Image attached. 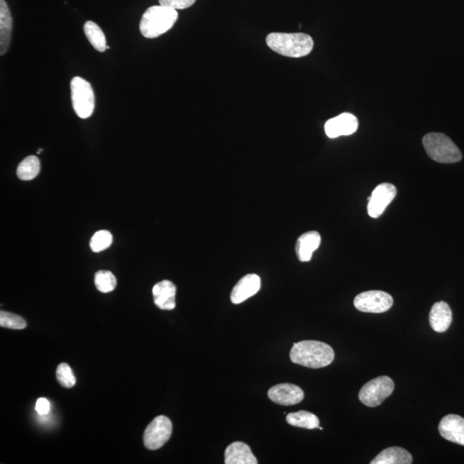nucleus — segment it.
Returning a JSON list of instances; mask_svg holds the SVG:
<instances>
[{"mask_svg":"<svg viewBox=\"0 0 464 464\" xmlns=\"http://www.w3.org/2000/svg\"><path fill=\"white\" fill-rule=\"evenodd\" d=\"M290 358L294 364L319 369L332 363L335 352L331 346L321 341H304L293 345Z\"/></svg>","mask_w":464,"mask_h":464,"instance_id":"1","label":"nucleus"},{"mask_svg":"<svg viewBox=\"0 0 464 464\" xmlns=\"http://www.w3.org/2000/svg\"><path fill=\"white\" fill-rule=\"evenodd\" d=\"M267 44L277 54L292 58L306 56L314 47L311 36L304 33H271L267 35Z\"/></svg>","mask_w":464,"mask_h":464,"instance_id":"2","label":"nucleus"},{"mask_svg":"<svg viewBox=\"0 0 464 464\" xmlns=\"http://www.w3.org/2000/svg\"><path fill=\"white\" fill-rule=\"evenodd\" d=\"M177 18V11L172 8L162 6L150 7L141 18V34L145 38H157L169 31L176 23Z\"/></svg>","mask_w":464,"mask_h":464,"instance_id":"3","label":"nucleus"},{"mask_svg":"<svg viewBox=\"0 0 464 464\" xmlns=\"http://www.w3.org/2000/svg\"><path fill=\"white\" fill-rule=\"evenodd\" d=\"M422 144L431 160L441 164H453L462 160V153L457 145L446 134L427 133L423 138Z\"/></svg>","mask_w":464,"mask_h":464,"instance_id":"4","label":"nucleus"},{"mask_svg":"<svg viewBox=\"0 0 464 464\" xmlns=\"http://www.w3.org/2000/svg\"><path fill=\"white\" fill-rule=\"evenodd\" d=\"M71 95L73 109L81 119H87L95 109V95L91 84L80 77L71 81Z\"/></svg>","mask_w":464,"mask_h":464,"instance_id":"5","label":"nucleus"},{"mask_svg":"<svg viewBox=\"0 0 464 464\" xmlns=\"http://www.w3.org/2000/svg\"><path fill=\"white\" fill-rule=\"evenodd\" d=\"M394 384L392 378L382 376L374 378L362 387L359 398L362 404L374 408L380 406L394 392Z\"/></svg>","mask_w":464,"mask_h":464,"instance_id":"6","label":"nucleus"},{"mask_svg":"<svg viewBox=\"0 0 464 464\" xmlns=\"http://www.w3.org/2000/svg\"><path fill=\"white\" fill-rule=\"evenodd\" d=\"M172 433V423L168 417L160 415L154 419L146 427L144 433V445L146 449H160L169 441Z\"/></svg>","mask_w":464,"mask_h":464,"instance_id":"7","label":"nucleus"},{"mask_svg":"<svg viewBox=\"0 0 464 464\" xmlns=\"http://www.w3.org/2000/svg\"><path fill=\"white\" fill-rule=\"evenodd\" d=\"M392 295L382 291H368L360 293L354 299V306L358 311L366 313H384L393 305Z\"/></svg>","mask_w":464,"mask_h":464,"instance_id":"8","label":"nucleus"},{"mask_svg":"<svg viewBox=\"0 0 464 464\" xmlns=\"http://www.w3.org/2000/svg\"><path fill=\"white\" fill-rule=\"evenodd\" d=\"M397 190L396 187L390 183H382L373 190L372 195L368 197V214L373 219L380 218L384 214L386 207L396 197Z\"/></svg>","mask_w":464,"mask_h":464,"instance_id":"9","label":"nucleus"},{"mask_svg":"<svg viewBox=\"0 0 464 464\" xmlns=\"http://www.w3.org/2000/svg\"><path fill=\"white\" fill-rule=\"evenodd\" d=\"M359 127V121L353 114L343 113L325 123V133L328 138H335L348 136L355 133Z\"/></svg>","mask_w":464,"mask_h":464,"instance_id":"10","label":"nucleus"},{"mask_svg":"<svg viewBox=\"0 0 464 464\" xmlns=\"http://www.w3.org/2000/svg\"><path fill=\"white\" fill-rule=\"evenodd\" d=\"M268 397L277 404L292 406L300 404L304 394L299 386L291 384L277 385L268 390Z\"/></svg>","mask_w":464,"mask_h":464,"instance_id":"11","label":"nucleus"},{"mask_svg":"<svg viewBox=\"0 0 464 464\" xmlns=\"http://www.w3.org/2000/svg\"><path fill=\"white\" fill-rule=\"evenodd\" d=\"M439 433L446 441L464 446V419L458 414H448L438 425Z\"/></svg>","mask_w":464,"mask_h":464,"instance_id":"12","label":"nucleus"},{"mask_svg":"<svg viewBox=\"0 0 464 464\" xmlns=\"http://www.w3.org/2000/svg\"><path fill=\"white\" fill-rule=\"evenodd\" d=\"M260 278L258 275H247L236 285L231 293V300L234 304H239L251 298L260 291Z\"/></svg>","mask_w":464,"mask_h":464,"instance_id":"13","label":"nucleus"},{"mask_svg":"<svg viewBox=\"0 0 464 464\" xmlns=\"http://www.w3.org/2000/svg\"><path fill=\"white\" fill-rule=\"evenodd\" d=\"M154 303L160 309L172 311L176 308L177 287L170 280H162L153 287Z\"/></svg>","mask_w":464,"mask_h":464,"instance_id":"14","label":"nucleus"},{"mask_svg":"<svg viewBox=\"0 0 464 464\" xmlns=\"http://www.w3.org/2000/svg\"><path fill=\"white\" fill-rule=\"evenodd\" d=\"M320 243L321 236L317 231H308L300 236L295 247L296 255L300 262H309L314 251L319 249Z\"/></svg>","mask_w":464,"mask_h":464,"instance_id":"15","label":"nucleus"},{"mask_svg":"<svg viewBox=\"0 0 464 464\" xmlns=\"http://www.w3.org/2000/svg\"><path fill=\"white\" fill-rule=\"evenodd\" d=\"M453 321V312L449 304L438 302L431 309L429 323L431 328L438 333L446 332Z\"/></svg>","mask_w":464,"mask_h":464,"instance_id":"16","label":"nucleus"},{"mask_svg":"<svg viewBox=\"0 0 464 464\" xmlns=\"http://www.w3.org/2000/svg\"><path fill=\"white\" fill-rule=\"evenodd\" d=\"M226 464H258V459L252 453L249 446L243 442H234L226 448Z\"/></svg>","mask_w":464,"mask_h":464,"instance_id":"17","label":"nucleus"},{"mask_svg":"<svg viewBox=\"0 0 464 464\" xmlns=\"http://www.w3.org/2000/svg\"><path fill=\"white\" fill-rule=\"evenodd\" d=\"M413 463V457L408 451L401 447H390L381 451L372 464H410Z\"/></svg>","mask_w":464,"mask_h":464,"instance_id":"18","label":"nucleus"},{"mask_svg":"<svg viewBox=\"0 0 464 464\" xmlns=\"http://www.w3.org/2000/svg\"><path fill=\"white\" fill-rule=\"evenodd\" d=\"M12 31V18L5 0H0V55L6 54L9 48Z\"/></svg>","mask_w":464,"mask_h":464,"instance_id":"19","label":"nucleus"},{"mask_svg":"<svg viewBox=\"0 0 464 464\" xmlns=\"http://www.w3.org/2000/svg\"><path fill=\"white\" fill-rule=\"evenodd\" d=\"M287 421L289 425L301 427L305 429H319V419L314 414L307 411H299V412L289 414L287 416Z\"/></svg>","mask_w":464,"mask_h":464,"instance_id":"20","label":"nucleus"},{"mask_svg":"<svg viewBox=\"0 0 464 464\" xmlns=\"http://www.w3.org/2000/svg\"><path fill=\"white\" fill-rule=\"evenodd\" d=\"M85 35L91 43L93 48L99 52H104L107 50V43L103 31L97 24L92 21L85 23L84 26Z\"/></svg>","mask_w":464,"mask_h":464,"instance_id":"21","label":"nucleus"},{"mask_svg":"<svg viewBox=\"0 0 464 464\" xmlns=\"http://www.w3.org/2000/svg\"><path fill=\"white\" fill-rule=\"evenodd\" d=\"M40 160L35 156H28L20 162L17 175L20 180L31 181L38 176L40 172Z\"/></svg>","mask_w":464,"mask_h":464,"instance_id":"22","label":"nucleus"},{"mask_svg":"<svg viewBox=\"0 0 464 464\" xmlns=\"http://www.w3.org/2000/svg\"><path fill=\"white\" fill-rule=\"evenodd\" d=\"M117 280L111 271L101 270L95 275V285L97 290L103 293H109L115 290Z\"/></svg>","mask_w":464,"mask_h":464,"instance_id":"23","label":"nucleus"},{"mask_svg":"<svg viewBox=\"0 0 464 464\" xmlns=\"http://www.w3.org/2000/svg\"><path fill=\"white\" fill-rule=\"evenodd\" d=\"M113 242V236L111 232L105 230L96 231L92 238L89 246L93 252H99L107 250L111 245Z\"/></svg>","mask_w":464,"mask_h":464,"instance_id":"24","label":"nucleus"},{"mask_svg":"<svg viewBox=\"0 0 464 464\" xmlns=\"http://www.w3.org/2000/svg\"><path fill=\"white\" fill-rule=\"evenodd\" d=\"M57 380L64 388L70 389L76 385V377L72 370L67 363H61L56 370Z\"/></svg>","mask_w":464,"mask_h":464,"instance_id":"25","label":"nucleus"},{"mask_svg":"<svg viewBox=\"0 0 464 464\" xmlns=\"http://www.w3.org/2000/svg\"><path fill=\"white\" fill-rule=\"evenodd\" d=\"M0 326L11 329H23L26 328L27 324L21 316L1 311L0 312Z\"/></svg>","mask_w":464,"mask_h":464,"instance_id":"26","label":"nucleus"},{"mask_svg":"<svg viewBox=\"0 0 464 464\" xmlns=\"http://www.w3.org/2000/svg\"><path fill=\"white\" fill-rule=\"evenodd\" d=\"M197 0H160V6L172 8L173 10H183L192 6Z\"/></svg>","mask_w":464,"mask_h":464,"instance_id":"27","label":"nucleus"},{"mask_svg":"<svg viewBox=\"0 0 464 464\" xmlns=\"http://www.w3.org/2000/svg\"><path fill=\"white\" fill-rule=\"evenodd\" d=\"M35 410L40 415H47L50 412V402L46 398H39L35 404Z\"/></svg>","mask_w":464,"mask_h":464,"instance_id":"28","label":"nucleus"}]
</instances>
